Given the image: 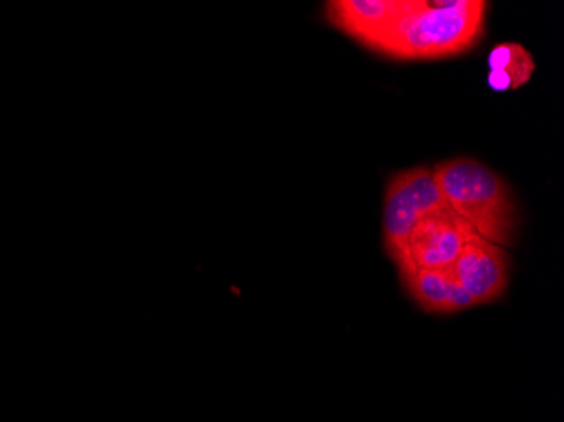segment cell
I'll list each match as a JSON object with an SVG mask.
<instances>
[{
  "label": "cell",
  "mask_w": 564,
  "mask_h": 422,
  "mask_svg": "<svg viewBox=\"0 0 564 422\" xmlns=\"http://www.w3.org/2000/svg\"><path fill=\"white\" fill-rule=\"evenodd\" d=\"M402 0H328L323 15L332 28L360 46H373L401 14Z\"/></svg>",
  "instance_id": "8992f818"
},
{
  "label": "cell",
  "mask_w": 564,
  "mask_h": 422,
  "mask_svg": "<svg viewBox=\"0 0 564 422\" xmlns=\"http://www.w3.org/2000/svg\"><path fill=\"white\" fill-rule=\"evenodd\" d=\"M446 206L481 239L510 247L519 228V208L507 181L487 164L455 158L433 167Z\"/></svg>",
  "instance_id": "7a4b0ae2"
},
{
  "label": "cell",
  "mask_w": 564,
  "mask_h": 422,
  "mask_svg": "<svg viewBox=\"0 0 564 422\" xmlns=\"http://www.w3.org/2000/svg\"><path fill=\"white\" fill-rule=\"evenodd\" d=\"M485 0H402L401 14L370 51L395 62L465 55L485 34Z\"/></svg>",
  "instance_id": "6da1fadb"
},
{
  "label": "cell",
  "mask_w": 564,
  "mask_h": 422,
  "mask_svg": "<svg viewBox=\"0 0 564 422\" xmlns=\"http://www.w3.org/2000/svg\"><path fill=\"white\" fill-rule=\"evenodd\" d=\"M474 228L448 206L427 215L409 239V257L420 269H449L474 235Z\"/></svg>",
  "instance_id": "5b68a950"
},
{
  "label": "cell",
  "mask_w": 564,
  "mask_h": 422,
  "mask_svg": "<svg viewBox=\"0 0 564 422\" xmlns=\"http://www.w3.org/2000/svg\"><path fill=\"white\" fill-rule=\"evenodd\" d=\"M409 297L430 314H455L477 306L474 297L453 279L449 269H420L402 272Z\"/></svg>",
  "instance_id": "52a82bcc"
},
{
  "label": "cell",
  "mask_w": 564,
  "mask_h": 422,
  "mask_svg": "<svg viewBox=\"0 0 564 422\" xmlns=\"http://www.w3.org/2000/svg\"><path fill=\"white\" fill-rule=\"evenodd\" d=\"M443 206L446 203L434 180L433 167L399 171L389 180L383 196L382 237L386 252L399 274L416 268L409 257V239L414 227Z\"/></svg>",
  "instance_id": "3957f363"
},
{
  "label": "cell",
  "mask_w": 564,
  "mask_h": 422,
  "mask_svg": "<svg viewBox=\"0 0 564 422\" xmlns=\"http://www.w3.org/2000/svg\"><path fill=\"white\" fill-rule=\"evenodd\" d=\"M489 69L487 84L492 90H519L531 80L535 63L522 44L503 43L490 51Z\"/></svg>",
  "instance_id": "ba28073f"
},
{
  "label": "cell",
  "mask_w": 564,
  "mask_h": 422,
  "mask_svg": "<svg viewBox=\"0 0 564 422\" xmlns=\"http://www.w3.org/2000/svg\"><path fill=\"white\" fill-rule=\"evenodd\" d=\"M509 269L510 260L503 247L474 234L449 272L480 306L503 296L509 285Z\"/></svg>",
  "instance_id": "277c9868"
}]
</instances>
